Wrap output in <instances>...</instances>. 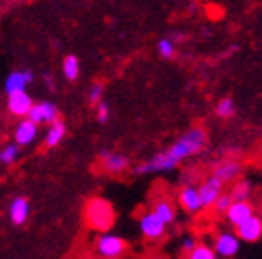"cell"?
<instances>
[{"mask_svg":"<svg viewBox=\"0 0 262 259\" xmlns=\"http://www.w3.org/2000/svg\"><path fill=\"white\" fill-rule=\"evenodd\" d=\"M208 145V133L204 127H191L184 134H180L171 147L162 152H157L155 156L144 163L135 165V174H155V172H169L184 160L193 158L201 154Z\"/></svg>","mask_w":262,"mask_h":259,"instance_id":"cell-1","label":"cell"},{"mask_svg":"<svg viewBox=\"0 0 262 259\" xmlns=\"http://www.w3.org/2000/svg\"><path fill=\"white\" fill-rule=\"evenodd\" d=\"M84 221L95 232H110L117 221L115 209L106 198L93 196L84 206Z\"/></svg>","mask_w":262,"mask_h":259,"instance_id":"cell-2","label":"cell"},{"mask_svg":"<svg viewBox=\"0 0 262 259\" xmlns=\"http://www.w3.org/2000/svg\"><path fill=\"white\" fill-rule=\"evenodd\" d=\"M95 250L102 259H120L127 250L126 239L117 234L102 232L95 241Z\"/></svg>","mask_w":262,"mask_h":259,"instance_id":"cell-3","label":"cell"},{"mask_svg":"<svg viewBox=\"0 0 262 259\" xmlns=\"http://www.w3.org/2000/svg\"><path fill=\"white\" fill-rule=\"evenodd\" d=\"M213 250L217 254V257L222 259H233L235 255L241 252L242 241L238 239V236L235 234V230H222L215 236L213 239Z\"/></svg>","mask_w":262,"mask_h":259,"instance_id":"cell-4","label":"cell"},{"mask_svg":"<svg viewBox=\"0 0 262 259\" xmlns=\"http://www.w3.org/2000/svg\"><path fill=\"white\" fill-rule=\"evenodd\" d=\"M166 227H168V225L151 211L142 212L139 218L140 234L146 239H149V241H159V239H162L164 234H166Z\"/></svg>","mask_w":262,"mask_h":259,"instance_id":"cell-5","label":"cell"},{"mask_svg":"<svg viewBox=\"0 0 262 259\" xmlns=\"http://www.w3.org/2000/svg\"><path fill=\"white\" fill-rule=\"evenodd\" d=\"M26 118L31 120L33 123H37L38 127L49 125V123H53L55 120H58V107L55 106L53 101H48V100L37 101V103H33L31 109L28 111Z\"/></svg>","mask_w":262,"mask_h":259,"instance_id":"cell-6","label":"cell"},{"mask_svg":"<svg viewBox=\"0 0 262 259\" xmlns=\"http://www.w3.org/2000/svg\"><path fill=\"white\" fill-rule=\"evenodd\" d=\"M233 228L242 243H257L262 238V218L258 214H253Z\"/></svg>","mask_w":262,"mask_h":259,"instance_id":"cell-7","label":"cell"},{"mask_svg":"<svg viewBox=\"0 0 262 259\" xmlns=\"http://www.w3.org/2000/svg\"><path fill=\"white\" fill-rule=\"evenodd\" d=\"M98 162L102 165V169L106 172L113 176H119L124 174L126 170H129V160L127 156L120 152H113V150H102V152L98 154Z\"/></svg>","mask_w":262,"mask_h":259,"instance_id":"cell-8","label":"cell"},{"mask_svg":"<svg viewBox=\"0 0 262 259\" xmlns=\"http://www.w3.org/2000/svg\"><path fill=\"white\" fill-rule=\"evenodd\" d=\"M222 189H224V183H222L219 178H215L213 174L209 176V178H206L204 182L201 183V185L196 187V191H199V198H201V206H202V209L213 206L215 199H217L219 196L224 192Z\"/></svg>","mask_w":262,"mask_h":259,"instance_id":"cell-9","label":"cell"},{"mask_svg":"<svg viewBox=\"0 0 262 259\" xmlns=\"http://www.w3.org/2000/svg\"><path fill=\"white\" fill-rule=\"evenodd\" d=\"M33 80H35V74H33V71H29V69H16V71H11L4 82L6 94L16 93V91H26V87H28L29 84H33Z\"/></svg>","mask_w":262,"mask_h":259,"instance_id":"cell-10","label":"cell"},{"mask_svg":"<svg viewBox=\"0 0 262 259\" xmlns=\"http://www.w3.org/2000/svg\"><path fill=\"white\" fill-rule=\"evenodd\" d=\"M255 214V205L246 199V201H233L229 205V209L224 212L226 221L231 225V227H237L238 223H242L244 219H248L250 216Z\"/></svg>","mask_w":262,"mask_h":259,"instance_id":"cell-11","label":"cell"},{"mask_svg":"<svg viewBox=\"0 0 262 259\" xmlns=\"http://www.w3.org/2000/svg\"><path fill=\"white\" fill-rule=\"evenodd\" d=\"M177 201L182 211H186L188 214H196L199 211H202L201 206V198H199V191L195 185H186L179 191Z\"/></svg>","mask_w":262,"mask_h":259,"instance_id":"cell-12","label":"cell"},{"mask_svg":"<svg viewBox=\"0 0 262 259\" xmlns=\"http://www.w3.org/2000/svg\"><path fill=\"white\" fill-rule=\"evenodd\" d=\"M38 136V125L33 123L31 120L24 118L20 122L16 123L15 127V143L18 147H28L31 145Z\"/></svg>","mask_w":262,"mask_h":259,"instance_id":"cell-13","label":"cell"},{"mask_svg":"<svg viewBox=\"0 0 262 259\" xmlns=\"http://www.w3.org/2000/svg\"><path fill=\"white\" fill-rule=\"evenodd\" d=\"M33 106V98L26 91H16V93L8 94V111L13 116L26 118L28 111Z\"/></svg>","mask_w":262,"mask_h":259,"instance_id":"cell-14","label":"cell"},{"mask_svg":"<svg viewBox=\"0 0 262 259\" xmlns=\"http://www.w3.org/2000/svg\"><path fill=\"white\" fill-rule=\"evenodd\" d=\"M29 212H31V205H29V199L24 196H16L13 198V201L9 203V219H11L13 225L20 227L29 219Z\"/></svg>","mask_w":262,"mask_h":259,"instance_id":"cell-15","label":"cell"},{"mask_svg":"<svg viewBox=\"0 0 262 259\" xmlns=\"http://www.w3.org/2000/svg\"><path fill=\"white\" fill-rule=\"evenodd\" d=\"M151 212H155L166 225H171L177 219V205L169 198H166V196H160V198L153 199Z\"/></svg>","mask_w":262,"mask_h":259,"instance_id":"cell-16","label":"cell"},{"mask_svg":"<svg viewBox=\"0 0 262 259\" xmlns=\"http://www.w3.org/2000/svg\"><path fill=\"white\" fill-rule=\"evenodd\" d=\"M242 172V165L235 160H228V162H222L215 167L213 170V176L219 178L222 183H229V182H235V179L241 176Z\"/></svg>","mask_w":262,"mask_h":259,"instance_id":"cell-17","label":"cell"},{"mask_svg":"<svg viewBox=\"0 0 262 259\" xmlns=\"http://www.w3.org/2000/svg\"><path fill=\"white\" fill-rule=\"evenodd\" d=\"M64 136H66V123L62 120H55L53 123L48 125V131H46V136H44V145L48 149H55L64 140Z\"/></svg>","mask_w":262,"mask_h":259,"instance_id":"cell-18","label":"cell"},{"mask_svg":"<svg viewBox=\"0 0 262 259\" xmlns=\"http://www.w3.org/2000/svg\"><path fill=\"white\" fill-rule=\"evenodd\" d=\"M229 194H231L233 201H246V199H250L251 194H253V185L248 179H237L233 183V189H231Z\"/></svg>","mask_w":262,"mask_h":259,"instance_id":"cell-19","label":"cell"},{"mask_svg":"<svg viewBox=\"0 0 262 259\" xmlns=\"http://www.w3.org/2000/svg\"><path fill=\"white\" fill-rule=\"evenodd\" d=\"M62 73L64 78L70 82H75L80 74V62L75 55H68V57L62 60Z\"/></svg>","mask_w":262,"mask_h":259,"instance_id":"cell-20","label":"cell"},{"mask_svg":"<svg viewBox=\"0 0 262 259\" xmlns=\"http://www.w3.org/2000/svg\"><path fill=\"white\" fill-rule=\"evenodd\" d=\"M18 156H20V147L16 143H9V145H4L0 149V163L2 165H13L18 160Z\"/></svg>","mask_w":262,"mask_h":259,"instance_id":"cell-21","label":"cell"},{"mask_svg":"<svg viewBox=\"0 0 262 259\" xmlns=\"http://www.w3.org/2000/svg\"><path fill=\"white\" fill-rule=\"evenodd\" d=\"M186 259H217V254L213 250L211 245L208 243H196L191 252H188Z\"/></svg>","mask_w":262,"mask_h":259,"instance_id":"cell-22","label":"cell"},{"mask_svg":"<svg viewBox=\"0 0 262 259\" xmlns=\"http://www.w3.org/2000/svg\"><path fill=\"white\" fill-rule=\"evenodd\" d=\"M237 111V106H235V101L231 98H222L221 101L217 103L215 107V113H217L219 118H231Z\"/></svg>","mask_w":262,"mask_h":259,"instance_id":"cell-23","label":"cell"},{"mask_svg":"<svg viewBox=\"0 0 262 259\" xmlns=\"http://www.w3.org/2000/svg\"><path fill=\"white\" fill-rule=\"evenodd\" d=\"M157 47H159V55L162 58H166V60L175 57V44H173L171 38H162Z\"/></svg>","mask_w":262,"mask_h":259,"instance_id":"cell-24","label":"cell"},{"mask_svg":"<svg viewBox=\"0 0 262 259\" xmlns=\"http://www.w3.org/2000/svg\"><path fill=\"white\" fill-rule=\"evenodd\" d=\"M231 203H233L231 194H228V192H222V194L215 199V203H213V209H215V212H217V214H224V212L229 209V205H231Z\"/></svg>","mask_w":262,"mask_h":259,"instance_id":"cell-25","label":"cell"},{"mask_svg":"<svg viewBox=\"0 0 262 259\" xmlns=\"http://www.w3.org/2000/svg\"><path fill=\"white\" fill-rule=\"evenodd\" d=\"M102 98H104V85L102 84H93V85H91L90 94H88V100H90L91 106H97Z\"/></svg>","mask_w":262,"mask_h":259,"instance_id":"cell-26","label":"cell"},{"mask_svg":"<svg viewBox=\"0 0 262 259\" xmlns=\"http://www.w3.org/2000/svg\"><path fill=\"white\" fill-rule=\"evenodd\" d=\"M95 109H97V120L100 123H106L107 120H110V103H107V101H104V100H100L97 103V106H95Z\"/></svg>","mask_w":262,"mask_h":259,"instance_id":"cell-27","label":"cell"},{"mask_svg":"<svg viewBox=\"0 0 262 259\" xmlns=\"http://www.w3.org/2000/svg\"><path fill=\"white\" fill-rule=\"evenodd\" d=\"M195 245H196V239L193 238V236H188V238H184L182 239V243H180V247H182V250L188 254V252H191L193 248H195Z\"/></svg>","mask_w":262,"mask_h":259,"instance_id":"cell-28","label":"cell"},{"mask_svg":"<svg viewBox=\"0 0 262 259\" xmlns=\"http://www.w3.org/2000/svg\"><path fill=\"white\" fill-rule=\"evenodd\" d=\"M42 80H44V84L48 85V89H49V91H55V87H57V82H55L53 74L46 73L44 76H42Z\"/></svg>","mask_w":262,"mask_h":259,"instance_id":"cell-29","label":"cell"},{"mask_svg":"<svg viewBox=\"0 0 262 259\" xmlns=\"http://www.w3.org/2000/svg\"><path fill=\"white\" fill-rule=\"evenodd\" d=\"M260 209H262V198H260Z\"/></svg>","mask_w":262,"mask_h":259,"instance_id":"cell-30","label":"cell"}]
</instances>
